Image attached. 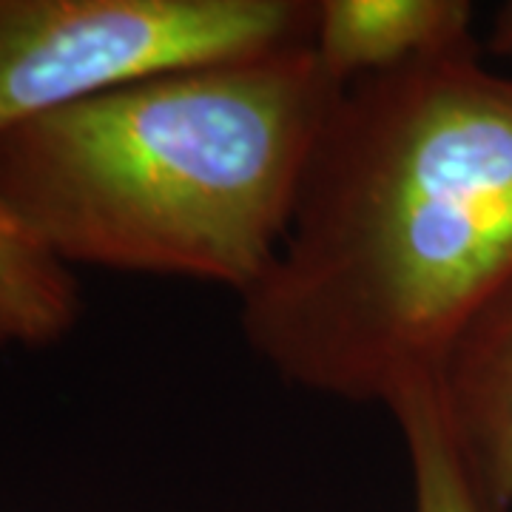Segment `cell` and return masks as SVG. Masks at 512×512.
<instances>
[{
  "instance_id": "5",
  "label": "cell",
  "mask_w": 512,
  "mask_h": 512,
  "mask_svg": "<svg viewBox=\"0 0 512 512\" xmlns=\"http://www.w3.org/2000/svg\"><path fill=\"white\" fill-rule=\"evenodd\" d=\"M478 46L467 0H319L313 52L339 83Z\"/></svg>"
},
{
  "instance_id": "1",
  "label": "cell",
  "mask_w": 512,
  "mask_h": 512,
  "mask_svg": "<svg viewBox=\"0 0 512 512\" xmlns=\"http://www.w3.org/2000/svg\"><path fill=\"white\" fill-rule=\"evenodd\" d=\"M510 279L512 77L470 46L342 89L239 325L296 390L387 404Z\"/></svg>"
},
{
  "instance_id": "4",
  "label": "cell",
  "mask_w": 512,
  "mask_h": 512,
  "mask_svg": "<svg viewBox=\"0 0 512 512\" xmlns=\"http://www.w3.org/2000/svg\"><path fill=\"white\" fill-rule=\"evenodd\" d=\"M441 413L487 512H512V279L473 313L439 373Z\"/></svg>"
},
{
  "instance_id": "7",
  "label": "cell",
  "mask_w": 512,
  "mask_h": 512,
  "mask_svg": "<svg viewBox=\"0 0 512 512\" xmlns=\"http://www.w3.org/2000/svg\"><path fill=\"white\" fill-rule=\"evenodd\" d=\"M384 407L402 430L416 512H487L447 436L436 376L404 382Z\"/></svg>"
},
{
  "instance_id": "8",
  "label": "cell",
  "mask_w": 512,
  "mask_h": 512,
  "mask_svg": "<svg viewBox=\"0 0 512 512\" xmlns=\"http://www.w3.org/2000/svg\"><path fill=\"white\" fill-rule=\"evenodd\" d=\"M490 52L498 57H512V0L501 3L493 12L490 23V40H487Z\"/></svg>"
},
{
  "instance_id": "3",
  "label": "cell",
  "mask_w": 512,
  "mask_h": 512,
  "mask_svg": "<svg viewBox=\"0 0 512 512\" xmlns=\"http://www.w3.org/2000/svg\"><path fill=\"white\" fill-rule=\"evenodd\" d=\"M319 0H0V134L185 69L311 49Z\"/></svg>"
},
{
  "instance_id": "6",
  "label": "cell",
  "mask_w": 512,
  "mask_h": 512,
  "mask_svg": "<svg viewBox=\"0 0 512 512\" xmlns=\"http://www.w3.org/2000/svg\"><path fill=\"white\" fill-rule=\"evenodd\" d=\"M83 311L77 276L0 205V348H49Z\"/></svg>"
},
{
  "instance_id": "2",
  "label": "cell",
  "mask_w": 512,
  "mask_h": 512,
  "mask_svg": "<svg viewBox=\"0 0 512 512\" xmlns=\"http://www.w3.org/2000/svg\"><path fill=\"white\" fill-rule=\"evenodd\" d=\"M342 89L311 46L97 94L0 134V205L66 268L245 296Z\"/></svg>"
}]
</instances>
